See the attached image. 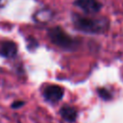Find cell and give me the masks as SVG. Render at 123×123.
<instances>
[{
  "label": "cell",
  "instance_id": "cell-1",
  "mask_svg": "<svg viewBox=\"0 0 123 123\" xmlns=\"http://www.w3.org/2000/svg\"><path fill=\"white\" fill-rule=\"evenodd\" d=\"M75 27L85 33L88 34H101L108 30L109 21L106 18H91L86 16H74Z\"/></svg>",
  "mask_w": 123,
  "mask_h": 123
},
{
  "label": "cell",
  "instance_id": "cell-2",
  "mask_svg": "<svg viewBox=\"0 0 123 123\" xmlns=\"http://www.w3.org/2000/svg\"><path fill=\"white\" fill-rule=\"evenodd\" d=\"M48 36L54 44L58 45L62 49L71 50L76 47V40L70 36H68L61 27L51 28L48 32Z\"/></svg>",
  "mask_w": 123,
  "mask_h": 123
},
{
  "label": "cell",
  "instance_id": "cell-3",
  "mask_svg": "<svg viewBox=\"0 0 123 123\" xmlns=\"http://www.w3.org/2000/svg\"><path fill=\"white\" fill-rule=\"evenodd\" d=\"M43 95H44L45 99L48 100L49 102H52V103L58 102L63 96V88L59 86H56V85L48 86L44 89Z\"/></svg>",
  "mask_w": 123,
  "mask_h": 123
},
{
  "label": "cell",
  "instance_id": "cell-4",
  "mask_svg": "<svg viewBox=\"0 0 123 123\" xmlns=\"http://www.w3.org/2000/svg\"><path fill=\"white\" fill-rule=\"evenodd\" d=\"M75 5L87 13H95L102 8L101 3H99L97 0H76Z\"/></svg>",
  "mask_w": 123,
  "mask_h": 123
},
{
  "label": "cell",
  "instance_id": "cell-5",
  "mask_svg": "<svg viewBox=\"0 0 123 123\" xmlns=\"http://www.w3.org/2000/svg\"><path fill=\"white\" fill-rule=\"evenodd\" d=\"M17 53V46L11 40H4L0 42V55L5 58H12Z\"/></svg>",
  "mask_w": 123,
  "mask_h": 123
},
{
  "label": "cell",
  "instance_id": "cell-6",
  "mask_svg": "<svg viewBox=\"0 0 123 123\" xmlns=\"http://www.w3.org/2000/svg\"><path fill=\"white\" fill-rule=\"evenodd\" d=\"M61 115L65 121L74 122L77 117V111L70 106H64L61 110Z\"/></svg>",
  "mask_w": 123,
  "mask_h": 123
},
{
  "label": "cell",
  "instance_id": "cell-7",
  "mask_svg": "<svg viewBox=\"0 0 123 123\" xmlns=\"http://www.w3.org/2000/svg\"><path fill=\"white\" fill-rule=\"evenodd\" d=\"M51 16H52V14L48 10H42L36 13L35 18L38 22H46L51 18Z\"/></svg>",
  "mask_w": 123,
  "mask_h": 123
},
{
  "label": "cell",
  "instance_id": "cell-8",
  "mask_svg": "<svg viewBox=\"0 0 123 123\" xmlns=\"http://www.w3.org/2000/svg\"><path fill=\"white\" fill-rule=\"evenodd\" d=\"M98 93H99V95H100L103 99H105V100H108V99L111 98L110 92H109L107 89H105V88H100V89H98Z\"/></svg>",
  "mask_w": 123,
  "mask_h": 123
},
{
  "label": "cell",
  "instance_id": "cell-9",
  "mask_svg": "<svg viewBox=\"0 0 123 123\" xmlns=\"http://www.w3.org/2000/svg\"><path fill=\"white\" fill-rule=\"evenodd\" d=\"M24 105V102L23 101H16L12 104V108H18V107H21Z\"/></svg>",
  "mask_w": 123,
  "mask_h": 123
}]
</instances>
